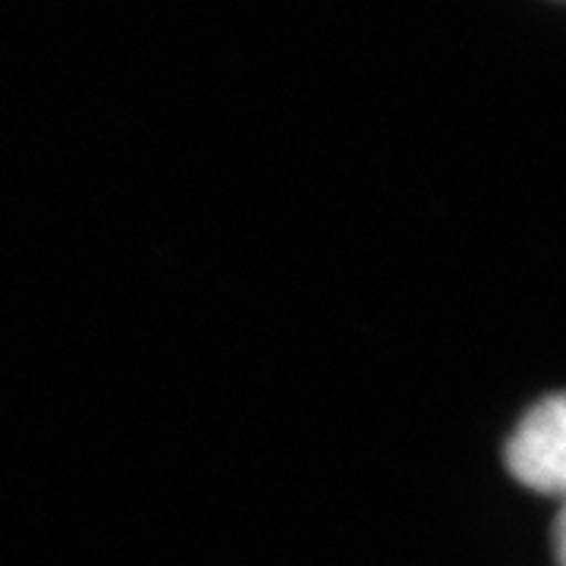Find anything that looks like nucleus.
Instances as JSON below:
<instances>
[{
  "mask_svg": "<svg viewBox=\"0 0 566 566\" xmlns=\"http://www.w3.org/2000/svg\"><path fill=\"white\" fill-rule=\"evenodd\" d=\"M504 460L516 482L566 501V394L528 409L506 441Z\"/></svg>",
  "mask_w": 566,
  "mask_h": 566,
  "instance_id": "f257e3e1",
  "label": "nucleus"
},
{
  "mask_svg": "<svg viewBox=\"0 0 566 566\" xmlns=\"http://www.w3.org/2000/svg\"><path fill=\"white\" fill-rule=\"evenodd\" d=\"M554 554H557V564L566 566V501L554 520Z\"/></svg>",
  "mask_w": 566,
  "mask_h": 566,
  "instance_id": "f03ea898",
  "label": "nucleus"
}]
</instances>
